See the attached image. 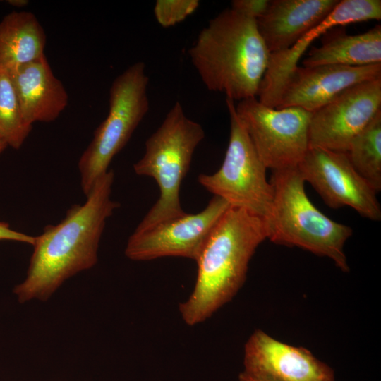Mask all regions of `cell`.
Masks as SVG:
<instances>
[{"mask_svg": "<svg viewBox=\"0 0 381 381\" xmlns=\"http://www.w3.org/2000/svg\"><path fill=\"white\" fill-rule=\"evenodd\" d=\"M338 0H271L256 20L258 32L270 54L291 47L304 34L324 20Z\"/></svg>", "mask_w": 381, "mask_h": 381, "instance_id": "obj_15", "label": "cell"}, {"mask_svg": "<svg viewBox=\"0 0 381 381\" xmlns=\"http://www.w3.org/2000/svg\"><path fill=\"white\" fill-rule=\"evenodd\" d=\"M226 104L230 133L223 162L214 174H200L198 181L230 207L246 210L267 223L273 207V186L267 179V168L237 116L234 102L226 98Z\"/></svg>", "mask_w": 381, "mask_h": 381, "instance_id": "obj_7", "label": "cell"}, {"mask_svg": "<svg viewBox=\"0 0 381 381\" xmlns=\"http://www.w3.org/2000/svg\"><path fill=\"white\" fill-rule=\"evenodd\" d=\"M45 32L28 11H12L0 20V68L12 71L44 55Z\"/></svg>", "mask_w": 381, "mask_h": 381, "instance_id": "obj_18", "label": "cell"}, {"mask_svg": "<svg viewBox=\"0 0 381 381\" xmlns=\"http://www.w3.org/2000/svg\"><path fill=\"white\" fill-rule=\"evenodd\" d=\"M8 147L6 143L0 138V155L4 152V150Z\"/></svg>", "mask_w": 381, "mask_h": 381, "instance_id": "obj_26", "label": "cell"}, {"mask_svg": "<svg viewBox=\"0 0 381 381\" xmlns=\"http://www.w3.org/2000/svg\"><path fill=\"white\" fill-rule=\"evenodd\" d=\"M356 171L377 193L381 190V110L351 141L346 152Z\"/></svg>", "mask_w": 381, "mask_h": 381, "instance_id": "obj_19", "label": "cell"}, {"mask_svg": "<svg viewBox=\"0 0 381 381\" xmlns=\"http://www.w3.org/2000/svg\"><path fill=\"white\" fill-rule=\"evenodd\" d=\"M222 198L214 195L207 205L195 214L159 222L129 237L126 256L135 261L165 257H181L195 260L211 230L229 207Z\"/></svg>", "mask_w": 381, "mask_h": 381, "instance_id": "obj_10", "label": "cell"}, {"mask_svg": "<svg viewBox=\"0 0 381 381\" xmlns=\"http://www.w3.org/2000/svg\"><path fill=\"white\" fill-rule=\"evenodd\" d=\"M381 110V78L343 91L312 113L309 147L346 152L352 139Z\"/></svg>", "mask_w": 381, "mask_h": 381, "instance_id": "obj_11", "label": "cell"}, {"mask_svg": "<svg viewBox=\"0 0 381 381\" xmlns=\"http://www.w3.org/2000/svg\"><path fill=\"white\" fill-rule=\"evenodd\" d=\"M25 121L9 73L0 68V138L18 150L32 130Z\"/></svg>", "mask_w": 381, "mask_h": 381, "instance_id": "obj_20", "label": "cell"}, {"mask_svg": "<svg viewBox=\"0 0 381 381\" xmlns=\"http://www.w3.org/2000/svg\"><path fill=\"white\" fill-rule=\"evenodd\" d=\"M6 1L7 4L17 8H23L27 6L29 3L28 0H8Z\"/></svg>", "mask_w": 381, "mask_h": 381, "instance_id": "obj_24", "label": "cell"}, {"mask_svg": "<svg viewBox=\"0 0 381 381\" xmlns=\"http://www.w3.org/2000/svg\"><path fill=\"white\" fill-rule=\"evenodd\" d=\"M268 234L262 219L242 209H227L195 260L193 289L179 307L186 325L203 322L234 298L246 280L250 259Z\"/></svg>", "mask_w": 381, "mask_h": 381, "instance_id": "obj_2", "label": "cell"}, {"mask_svg": "<svg viewBox=\"0 0 381 381\" xmlns=\"http://www.w3.org/2000/svg\"><path fill=\"white\" fill-rule=\"evenodd\" d=\"M199 5L198 0H157L154 6V15L161 26L169 28L184 20Z\"/></svg>", "mask_w": 381, "mask_h": 381, "instance_id": "obj_21", "label": "cell"}, {"mask_svg": "<svg viewBox=\"0 0 381 381\" xmlns=\"http://www.w3.org/2000/svg\"><path fill=\"white\" fill-rule=\"evenodd\" d=\"M260 159L272 171L296 168L309 148L310 111L296 107L272 108L257 97L235 105Z\"/></svg>", "mask_w": 381, "mask_h": 381, "instance_id": "obj_8", "label": "cell"}, {"mask_svg": "<svg viewBox=\"0 0 381 381\" xmlns=\"http://www.w3.org/2000/svg\"><path fill=\"white\" fill-rule=\"evenodd\" d=\"M270 0H234L231 8L246 17L257 20L268 8Z\"/></svg>", "mask_w": 381, "mask_h": 381, "instance_id": "obj_22", "label": "cell"}, {"mask_svg": "<svg viewBox=\"0 0 381 381\" xmlns=\"http://www.w3.org/2000/svg\"><path fill=\"white\" fill-rule=\"evenodd\" d=\"M381 19L380 0L339 1L332 11L304 34L291 47L270 54L268 66L260 83L258 95L263 104L276 108L289 76L311 42L339 25Z\"/></svg>", "mask_w": 381, "mask_h": 381, "instance_id": "obj_13", "label": "cell"}, {"mask_svg": "<svg viewBox=\"0 0 381 381\" xmlns=\"http://www.w3.org/2000/svg\"><path fill=\"white\" fill-rule=\"evenodd\" d=\"M244 370L255 381H334L332 369L305 348L255 330L244 348Z\"/></svg>", "mask_w": 381, "mask_h": 381, "instance_id": "obj_12", "label": "cell"}, {"mask_svg": "<svg viewBox=\"0 0 381 381\" xmlns=\"http://www.w3.org/2000/svg\"><path fill=\"white\" fill-rule=\"evenodd\" d=\"M188 55L206 88L234 102L257 97L270 59L256 20L231 8L209 21Z\"/></svg>", "mask_w": 381, "mask_h": 381, "instance_id": "obj_3", "label": "cell"}, {"mask_svg": "<svg viewBox=\"0 0 381 381\" xmlns=\"http://www.w3.org/2000/svg\"><path fill=\"white\" fill-rule=\"evenodd\" d=\"M202 126L186 116L176 102L159 128L147 139L143 156L133 165L136 174L153 178L159 197L135 231L183 215L180 189L193 153L204 139Z\"/></svg>", "mask_w": 381, "mask_h": 381, "instance_id": "obj_5", "label": "cell"}, {"mask_svg": "<svg viewBox=\"0 0 381 381\" xmlns=\"http://www.w3.org/2000/svg\"><path fill=\"white\" fill-rule=\"evenodd\" d=\"M238 381H255L243 372L241 373L238 376Z\"/></svg>", "mask_w": 381, "mask_h": 381, "instance_id": "obj_25", "label": "cell"}, {"mask_svg": "<svg viewBox=\"0 0 381 381\" xmlns=\"http://www.w3.org/2000/svg\"><path fill=\"white\" fill-rule=\"evenodd\" d=\"M272 171L270 181L274 201L267 223V239L329 258L341 270L348 272L344 244L352 235V229L332 220L312 203L297 167Z\"/></svg>", "mask_w": 381, "mask_h": 381, "instance_id": "obj_4", "label": "cell"}, {"mask_svg": "<svg viewBox=\"0 0 381 381\" xmlns=\"http://www.w3.org/2000/svg\"><path fill=\"white\" fill-rule=\"evenodd\" d=\"M319 47H313L303 61V67L325 65L364 66L381 64V26L358 35L330 30Z\"/></svg>", "mask_w": 381, "mask_h": 381, "instance_id": "obj_17", "label": "cell"}, {"mask_svg": "<svg viewBox=\"0 0 381 381\" xmlns=\"http://www.w3.org/2000/svg\"><path fill=\"white\" fill-rule=\"evenodd\" d=\"M380 78L381 64L297 66L284 84L276 109L296 107L313 112L349 87Z\"/></svg>", "mask_w": 381, "mask_h": 381, "instance_id": "obj_14", "label": "cell"}, {"mask_svg": "<svg viewBox=\"0 0 381 381\" xmlns=\"http://www.w3.org/2000/svg\"><path fill=\"white\" fill-rule=\"evenodd\" d=\"M8 73L23 116L29 125L54 121L67 107V92L45 55Z\"/></svg>", "mask_w": 381, "mask_h": 381, "instance_id": "obj_16", "label": "cell"}, {"mask_svg": "<svg viewBox=\"0 0 381 381\" xmlns=\"http://www.w3.org/2000/svg\"><path fill=\"white\" fill-rule=\"evenodd\" d=\"M148 83L142 61L129 66L112 82L107 116L95 130L78 162L80 185L85 195L108 171L114 157L126 145L149 111Z\"/></svg>", "mask_w": 381, "mask_h": 381, "instance_id": "obj_6", "label": "cell"}, {"mask_svg": "<svg viewBox=\"0 0 381 381\" xmlns=\"http://www.w3.org/2000/svg\"><path fill=\"white\" fill-rule=\"evenodd\" d=\"M114 179L113 170H108L84 204L71 206L61 222L35 237L26 277L13 288L18 302L46 301L66 279L97 263L106 222L120 206L111 199Z\"/></svg>", "mask_w": 381, "mask_h": 381, "instance_id": "obj_1", "label": "cell"}, {"mask_svg": "<svg viewBox=\"0 0 381 381\" xmlns=\"http://www.w3.org/2000/svg\"><path fill=\"white\" fill-rule=\"evenodd\" d=\"M297 169L329 207L348 206L363 217L380 220L377 193L356 171L346 152L309 147Z\"/></svg>", "mask_w": 381, "mask_h": 381, "instance_id": "obj_9", "label": "cell"}, {"mask_svg": "<svg viewBox=\"0 0 381 381\" xmlns=\"http://www.w3.org/2000/svg\"><path fill=\"white\" fill-rule=\"evenodd\" d=\"M1 240L18 241L32 246L35 236L13 230L8 223L0 222V241Z\"/></svg>", "mask_w": 381, "mask_h": 381, "instance_id": "obj_23", "label": "cell"}]
</instances>
